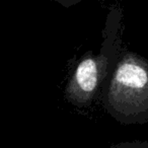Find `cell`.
I'll list each match as a JSON object with an SVG mask.
<instances>
[{"instance_id": "2", "label": "cell", "mask_w": 148, "mask_h": 148, "mask_svg": "<svg viewBox=\"0 0 148 148\" xmlns=\"http://www.w3.org/2000/svg\"><path fill=\"white\" fill-rule=\"evenodd\" d=\"M103 107L123 123L148 118V60L137 53L122 51L101 91Z\"/></svg>"}, {"instance_id": "1", "label": "cell", "mask_w": 148, "mask_h": 148, "mask_svg": "<svg viewBox=\"0 0 148 148\" xmlns=\"http://www.w3.org/2000/svg\"><path fill=\"white\" fill-rule=\"evenodd\" d=\"M123 9L112 6L106 18L99 55L88 51L78 62L65 87V99L78 108L88 107L103 91L119 60L123 32Z\"/></svg>"}, {"instance_id": "3", "label": "cell", "mask_w": 148, "mask_h": 148, "mask_svg": "<svg viewBox=\"0 0 148 148\" xmlns=\"http://www.w3.org/2000/svg\"><path fill=\"white\" fill-rule=\"evenodd\" d=\"M54 1H56V2H58L59 4H61L62 6L65 7V8H69V7L79 3L80 1H82V0H54Z\"/></svg>"}]
</instances>
